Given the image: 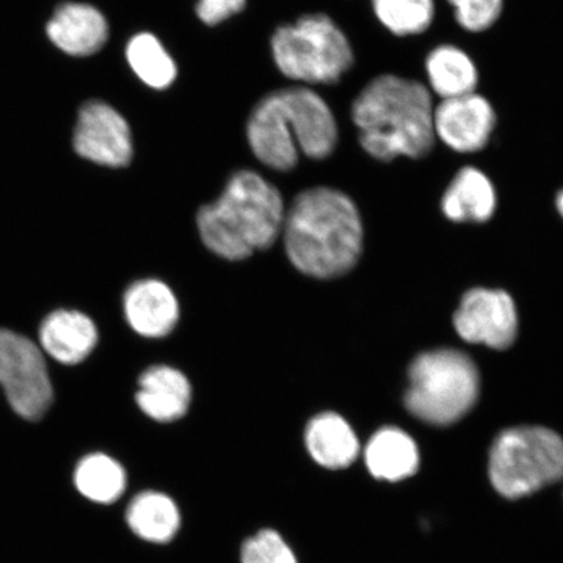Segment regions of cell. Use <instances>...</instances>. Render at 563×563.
<instances>
[{"label": "cell", "mask_w": 563, "mask_h": 563, "mask_svg": "<svg viewBox=\"0 0 563 563\" xmlns=\"http://www.w3.org/2000/svg\"><path fill=\"white\" fill-rule=\"evenodd\" d=\"M282 234L295 269L317 279L349 273L363 251L361 211L349 195L332 187L308 188L295 197Z\"/></svg>", "instance_id": "6da1fadb"}, {"label": "cell", "mask_w": 563, "mask_h": 563, "mask_svg": "<svg viewBox=\"0 0 563 563\" xmlns=\"http://www.w3.org/2000/svg\"><path fill=\"white\" fill-rule=\"evenodd\" d=\"M433 95L424 84L385 74L375 77L351 106L358 144L369 157L421 159L433 151Z\"/></svg>", "instance_id": "7a4b0ae2"}, {"label": "cell", "mask_w": 563, "mask_h": 563, "mask_svg": "<svg viewBox=\"0 0 563 563\" xmlns=\"http://www.w3.org/2000/svg\"><path fill=\"white\" fill-rule=\"evenodd\" d=\"M338 139L340 131L332 108L306 87L272 91L255 106L246 123L252 153L279 173L294 170L300 153L314 161L329 158Z\"/></svg>", "instance_id": "3957f363"}, {"label": "cell", "mask_w": 563, "mask_h": 563, "mask_svg": "<svg viewBox=\"0 0 563 563\" xmlns=\"http://www.w3.org/2000/svg\"><path fill=\"white\" fill-rule=\"evenodd\" d=\"M286 208L278 188L264 176L241 170L214 202L200 208L196 223L207 249L228 262H242L277 242Z\"/></svg>", "instance_id": "277c9868"}, {"label": "cell", "mask_w": 563, "mask_h": 563, "mask_svg": "<svg viewBox=\"0 0 563 563\" xmlns=\"http://www.w3.org/2000/svg\"><path fill=\"white\" fill-rule=\"evenodd\" d=\"M272 54L282 75L309 86H334L355 63L346 33L325 13H309L279 26L272 37Z\"/></svg>", "instance_id": "5b68a950"}, {"label": "cell", "mask_w": 563, "mask_h": 563, "mask_svg": "<svg viewBox=\"0 0 563 563\" xmlns=\"http://www.w3.org/2000/svg\"><path fill=\"white\" fill-rule=\"evenodd\" d=\"M406 407L432 426H449L471 411L481 391V375L464 352L440 349L419 355L408 371Z\"/></svg>", "instance_id": "8992f818"}, {"label": "cell", "mask_w": 563, "mask_h": 563, "mask_svg": "<svg viewBox=\"0 0 563 563\" xmlns=\"http://www.w3.org/2000/svg\"><path fill=\"white\" fill-rule=\"evenodd\" d=\"M489 476L499 495H532L563 477V439L544 427H516L498 435L490 449Z\"/></svg>", "instance_id": "52a82bcc"}, {"label": "cell", "mask_w": 563, "mask_h": 563, "mask_svg": "<svg viewBox=\"0 0 563 563\" xmlns=\"http://www.w3.org/2000/svg\"><path fill=\"white\" fill-rule=\"evenodd\" d=\"M0 385L19 417L35 421L45 417L54 399L44 355L24 335L0 329Z\"/></svg>", "instance_id": "ba28073f"}, {"label": "cell", "mask_w": 563, "mask_h": 563, "mask_svg": "<svg viewBox=\"0 0 563 563\" xmlns=\"http://www.w3.org/2000/svg\"><path fill=\"white\" fill-rule=\"evenodd\" d=\"M454 327L466 342L505 350L518 334L517 308L508 292L474 288L464 295L454 314Z\"/></svg>", "instance_id": "9c48e42d"}, {"label": "cell", "mask_w": 563, "mask_h": 563, "mask_svg": "<svg viewBox=\"0 0 563 563\" xmlns=\"http://www.w3.org/2000/svg\"><path fill=\"white\" fill-rule=\"evenodd\" d=\"M74 146L81 158L101 166L125 167L133 158L129 123L112 106L102 101L82 106L77 118Z\"/></svg>", "instance_id": "30bf717a"}, {"label": "cell", "mask_w": 563, "mask_h": 563, "mask_svg": "<svg viewBox=\"0 0 563 563\" xmlns=\"http://www.w3.org/2000/svg\"><path fill=\"white\" fill-rule=\"evenodd\" d=\"M496 125L495 108L477 91L434 104V137L455 153L474 154L485 150Z\"/></svg>", "instance_id": "8fae6325"}, {"label": "cell", "mask_w": 563, "mask_h": 563, "mask_svg": "<svg viewBox=\"0 0 563 563\" xmlns=\"http://www.w3.org/2000/svg\"><path fill=\"white\" fill-rule=\"evenodd\" d=\"M124 314L133 332L162 338L170 334L179 321V301L165 282L141 279L124 295Z\"/></svg>", "instance_id": "7c38bea8"}, {"label": "cell", "mask_w": 563, "mask_h": 563, "mask_svg": "<svg viewBox=\"0 0 563 563\" xmlns=\"http://www.w3.org/2000/svg\"><path fill=\"white\" fill-rule=\"evenodd\" d=\"M191 399L189 379L170 365H153L139 379L136 402L140 410L158 422H173L185 417Z\"/></svg>", "instance_id": "4fadbf2b"}, {"label": "cell", "mask_w": 563, "mask_h": 563, "mask_svg": "<svg viewBox=\"0 0 563 563\" xmlns=\"http://www.w3.org/2000/svg\"><path fill=\"white\" fill-rule=\"evenodd\" d=\"M47 34L62 52L89 56L100 52L108 42L109 25L93 5L67 3L54 13Z\"/></svg>", "instance_id": "5bb4252c"}, {"label": "cell", "mask_w": 563, "mask_h": 563, "mask_svg": "<svg viewBox=\"0 0 563 563\" xmlns=\"http://www.w3.org/2000/svg\"><path fill=\"white\" fill-rule=\"evenodd\" d=\"M497 209V192L489 176L476 166H464L453 176L441 199L449 221L483 223Z\"/></svg>", "instance_id": "9a60e30c"}, {"label": "cell", "mask_w": 563, "mask_h": 563, "mask_svg": "<svg viewBox=\"0 0 563 563\" xmlns=\"http://www.w3.org/2000/svg\"><path fill=\"white\" fill-rule=\"evenodd\" d=\"M42 349L56 362L79 364L91 354L98 342V330L93 320L77 311L60 309L41 325Z\"/></svg>", "instance_id": "2e32d148"}, {"label": "cell", "mask_w": 563, "mask_h": 563, "mask_svg": "<svg viewBox=\"0 0 563 563\" xmlns=\"http://www.w3.org/2000/svg\"><path fill=\"white\" fill-rule=\"evenodd\" d=\"M306 446L312 460L329 470L351 466L361 452L354 429L335 412H322L308 422Z\"/></svg>", "instance_id": "e0dca14e"}, {"label": "cell", "mask_w": 563, "mask_h": 563, "mask_svg": "<svg viewBox=\"0 0 563 563\" xmlns=\"http://www.w3.org/2000/svg\"><path fill=\"white\" fill-rule=\"evenodd\" d=\"M428 86L442 100L475 93L481 74L467 52L453 44H442L427 54L424 62Z\"/></svg>", "instance_id": "ac0fdd59"}, {"label": "cell", "mask_w": 563, "mask_h": 563, "mask_svg": "<svg viewBox=\"0 0 563 563\" xmlns=\"http://www.w3.org/2000/svg\"><path fill=\"white\" fill-rule=\"evenodd\" d=\"M364 457L372 476L386 482L412 476L420 463L417 442L396 427H386L373 434Z\"/></svg>", "instance_id": "d6986e66"}, {"label": "cell", "mask_w": 563, "mask_h": 563, "mask_svg": "<svg viewBox=\"0 0 563 563\" xmlns=\"http://www.w3.org/2000/svg\"><path fill=\"white\" fill-rule=\"evenodd\" d=\"M126 525L141 540L153 544L172 541L180 528V511L174 499L165 493H140L125 512Z\"/></svg>", "instance_id": "ffe728a7"}, {"label": "cell", "mask_w": 563, "mask_h": 563, "mask_svg": "<svg viewBox=\"0 0 563 563\" xmlns=\"http://www.w3.org/2000/svg\"><path fill=\"white\" fill-rule=\"evenodd\" d=\"M75 485L81 495L96 504L118 501L126 488L122 464L102 453L82 457L75 471Z\"/></svg>", "instance_id": "44dd1931"}, {"label": "cell", "mask_w": 563, "mask_h": 563, "mask_svg": "<svg viewBox=\"0 0 563 563\" xmlns=\"http://www.w3.org/2000/svg\"><path fill=\"white\" fill-rule=\"evenodd\" d=\"M125 56L133 73L152 89L165 90L178 76L172 55L152 33L133 35L126 45Z\"/></svg>", "instance_id": "7402d4cb"}, {"label": "cell", "mask_w": 563, "mask_h": 563, "mask_svg": "<svg viewBox=\"0 0 563 563\" xmlns=\"http://www.w3.org/2000/svg\"><path fill=\"white\" fill-rule=\"evenodd\" d=\"M378 23L396 37L426 33L435 18L434 0H372Z\"/></svg>", "instance_id": "603a6c76"}, {"label": "cell", "mask_w": 563, "mask_h": 563, "mask_svg": "<svg viewBox=\"0 0 563 563\" xmlns=\"http://www.w3.org/2000/svg\"><path fill=\"white\" fill-rule=\"evenodd\" d=\"M456 24L468 33H483L497 23L504 0H448Z\"/></svg>", "instance_id": "cb8c5ba5"}, {"label": "cell", "mask_w": 563, "mask_h": 563, "mask_svg": "<svg viewBox=\"0 0 563 563\" xmlns=\"http://www.w3.org/2000/svg\"><path fill=\"white\" fill-rule=\"evenodd\" d=\"M242 563H299L287 541L277 531L262 530L244 541Z\"/></svg>", "instance_id": "d4e9b609"}, {"label": "cell", "mask_w": 563, "mask_h": 563, "mask_svg": "<svg viewBox=\"0 0 563 563\" xmlns=\"http://www.w3.org/2000/svg\"><path fill=\"white\" fill-rule=\"evenodd\" d=\"M245 4L246 0H199L196 13L203 24L214 26L241 13Z\"/></svg>", "instance_id": "484cf974"}, {"label": "cell", "mask_w": 563, "mask_h": 563, "mask_svg": "<svg viewBox=\"0 0 563 563\" xmlns=\"http://www.w3.org/2000/svg\"><path fill=\"white\" fill-rule=\"evenodd\" d=\"M555 208H558L560 216L563 218V189L555 196Z\"/></svg>", "instance_id": "4316f807"}]
</instances>
